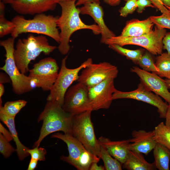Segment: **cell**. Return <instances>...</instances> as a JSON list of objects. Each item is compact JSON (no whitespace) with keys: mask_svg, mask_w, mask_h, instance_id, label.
<instances>
[{"mask_svg":"<svg viewBox=\"0 0 170 170\" xmlns=\"http://www.w3.org/2000/svg\"><path fill=\"white\" fill-rule=\"evenodd\" d=\"M75 1H60L58 2L61 8V13L57 21L58 27L60 30V40L57 48L63 55L69 52L70 38L72 34L78 30L88 29L95 34H101V30L98 25H88L81 20L79 8H77Z\"/></svg>","mask_w":170,"mask_h":170,"instance_id":"obj_1","label":"cell"},{"mask_svg":"<svg viewBox=\"0 0 170 170\" xmlns=\"http://www.w3.org/2000/svg\"><path fill=\"white\" fill-rule=\"evenodd\" d=\"M73 116L66 112L57 102L47 101L37 119L38 122L42 121V124L38 138L33 148L39 147L43 139L52 133L61 131L72 135Z\"/></svg>","mask_w":170,"mask_h":170,"instance_id":"obj_2","label":"cell"},{"mask_svg":"<svg viewBox=\"0 0 170 170\" xmlns=\"http://www.w3.org/2000/svg\"><path fill=\"white\" fill-rule=\"evenodd\" d=\"M57 47L50 45L44 35L29 34L26 38L18 40L14 52L16 65L20 72L25 74L29 71V65L41 53L49 55Z\"/></svg>","mask_w":170,"mask_h":170,"instance_id":"obj_3","label":"cell"},{"mask_svg":"<svg viewBox=\"0 0 170 170\" xmlns=\"http://www.w3.org/2000/svg\"><path fill=\"white\" fill-rule=\"evenodd\" d=\"M58 17L42 13L36 14L31 19H26L23 16L17 15L11 20L15 25L11 34V37L15 39L23 33H35L50 37L59 43L60 35L57 24Z\"/></svg>","mask_w":170,"mask_h":170,"instance_id":"obj_4","label":"cell"},{"mask_svg":"<svg viewBox=\"0 0 170 170\" xmlns=\"http://www.w3.org/2000/svg\"><path fill=\"white\" fill-rule=\"evenodd\" d=\"M14 40L11 37L0 41V45L5 50L6 59L4 65L0 69L10 78L14 92L20 95L32 89L30 85V77L21 73L16 65L14 56Z\"/></svg>","mask_w":170,"mask_h":170,"instance_id":"obj_5","label":"cell"},{"mask_svg":"<svg viewBox=\"0 0 170 170\" xmlns=\"http://www.w3.org/2000/svg\"><path fill=\"white\" fill-rule=\"evenodd\" d=\"M92 111L89 110L73 116L72 135L87 150L100 158V145L96 137L91 121Z\"/></svg>","mask_w":170,"mask_h":170,"instance_id":"obj_6","label":"cell"},{"mask_svg":"<svg viewBox=\"0 0 170 170\" xmlns=\"http://www.w3.org/2000/svg\"><path fill=\"white\" fill-rule=\"evenodd\" d=\"M166 28L156 26L150 33L137 37L115 36L106 40L105 44H115L123 47L127 45L140 46L154 55H160L163 53V39L167 33Z\"/></svg>","mask_w":170,"mask_h":170,"instance_id":"obj_7","label":"cell"},{"mask_svg":"<svg viewBox=\"0 0 170 170\" xmlns=\"http://www.w3.org/2000/svg\"><path fill=\"white\" fill-rule=\"evenodd\" d=\"M67 58V55L62 59L58 76L47 98V101L55 102L62 107L66 91L74 82L78 80L80 71L93 63L92 59L89 58L78 67L69 69L66 65Z\"/></svg>","mask_w":170,"mask_h":170,"instance_id":"obj_8","label":"cell"},{"mask_svg":"<svg viewBox=\"0 0 170 170\" xmlns=\"http://www.w3.org/2000/svg\"><path fill=\"white\" fill-rule=\"evenodd\" d=\"M62 108L73 116L89 110L93 111L88 87L80 82L70 87L65 94Z\"/></svg>","mask_w":170,"mask_h":170,"instance_id":"obj_9","label":"cell"},{"mask_svg":"<svg viewBox=\"0 0 170 170\" xmlns=\"http://www.w3.org/2000/svg\"><path fill=\"white\" fill-rule=\"evenodd\" d=\"M77 80L87 86L92 87L108 78L115 79L118 70L116 66L105 62L93 63L82 69Z\"/></svg>","mask_w":170,"mask_h":170,"instance_id":"obj_10","label":"cell"},{"mask_svg":"<svg viewBox=\"0 0 170 170\" xmlns=\"http://www.w3.org/2000/svg\"><path fill=\"white\" fill-rule=\"evenodd\" d=\"M112 97L113 100L131 99L149 104L157 108L160 118H165L168 105L163 101L160 96L152 93L141 82L136 89L132 91L124 92L116 89Z\"/></svg>","mask_w":170,"mask_h":170,"instance_id":"obj_11","label":"cell"},{"mask_svg":"<svg viewBox=\"0 0 170 170\" xmlns=\"http://www.w3.org/2000/svg\"><path fill=\"white\" fill-rule=\"evenodd\" d=\"M114 79L108 78L88 89V96L93 111L108 109L113 99V94L116 90Z\"/></svg>","mask_w":170,"mask_h":170,"instance_id":"obj_12","label":"cell"},{"mask_svg":"<svg viewBox=\"0 0 170 170\" xmlns=\"http://www.w3.org/2000/svg\"><path fill=\"white\" fill-rule=\"evenodd\" d=\"M130 71L139 76L140 82L150 91L162 98L170 103V92L164 80L155 73L149 72L137 66H133Z\"/></svg>","mask_w":170,"mask_h":170,"instance_id":"obj_13","label":"cell"},{"mask_svg":"<svg viewBox=\"0 0 170 170\" xmlns=\"http://www.w3.org/2000/svg\"><path fill=\"white\" fill-rule=\"evenodd\" d=\"M58 2V0H15L10 5L19 14L34 15L54 10Z\"/></svg>","mask_w":170,"mask_h":170,"instance_id":"obj_14","label":"cell"},{"mask_svg":"<svg viewBox=\"0 0 170 170\" xmlns=\"http://www.w3.org/2000/svg\"><path fill=\"white\" fill-rule=\"evenodd\" d=\"M100 3L96 2H88L79 9L81 14L90 15L97 24L101 31L100 42L104 43L107 39L116 36L105 23L103 19L104 12Z\"/></svg>","mask_w":170,"mask_h":170,"instance_id":"obj_15","label":"cell"},{"mask_svg":"<svg viewBox=\"0 0 170 170\" xmlns=\"http://www.w3.org/2000/svg\"><path fill=\"white\" fill-rule=\"evenodd\" d=\"M132 138L130 139L129 146L130 150L147 155L155 147L156 142L154 138V130L147 132L140 130H133Z\"/></svg>","mask_w":170,"mask_h":170,"instance_id":"obj_16","label":"cell"},{"mask_svg":"<svg viewBox=\"0 0 170 170\" xmlns=\"http://www.w3.org/2000/svg\"><path fill=\"white\" fill-rule=\"evenodd\" d=\"M51 137L60 139L67 145L69 152L68 156H62L60 159L76 167L82 152L86 149L82 144L72 135L68 133H56Z\"/></svg>","mask_w":170,"mask_h":170,"instance_id":"obj_17","label":"cell"},{"mask_svg":"<svg viewBox=\"0 0 170 170\" xmlns=\"http://www.w3.org/2000/svg\"><path fill=\"white\" fill-rule=\"evenodd\" d=\"M100 144L108 152L122 164L126 162L129 150L130 139L118 141H112L105 137L101 136L98 139Z\"/></svg>","mask_w":170,"mask_h":170,"instance_id":"obj_18","label":"cell"},{"mask_svg":"<svg viewBox=\"0 0 170 170\" xmlns=\"http://www.w3.org/2000/svg\"><path fill=\"white\" fill-rule=\"evenodd\" d=\"M154 25L150 17L141 20L133 19L126 22L120 36L132 37L145 35L153 31Z\"/></svg>","mask_w":170,"mask_h":170,"instance_id":"obj_19","label":"cell"},{"mask_svg":"<svg viewBox=\"0 0 170 170\" xmlns=\"http://www.w3.org/2000/svg\"><path fill=\"white\" fill-rule=\"evenodd\" d=\"M14 118L7 115L0 108V120L7 126L11 133L16 145L17 155L20 160L22 161L30 155L27 152L29 148L23 145L18 138L15 127Z\"/></svg>","mask_w":170,"mask_h":170,"instance_id":"obj_20","label":"cell"},{"mask_svg":"<svg viewBox=\"0 0 170 170\" xmlns=\"http://www.w3.org/2000/svg\"><path fill=\"white\" fill-rule=\"evenodd\" d=\"M122 164L123 168L128 170L156 169L154 162H148L144 159L142 153L130 150L126 162Z\"/></svg>","mask_w":170,"mask_h":170,"instance_id":"obj_21","label":"cell"},{"mask_svg":"<svg viewBox=\"0 0 170 170\" xmlns=\"http://www.w3.org/2000/svg\"><path fill=\"white\" fill-rule=\"evenodd\" d=\"M59 67L54 59L48 57L41 60L29 70V76L51 75L58 74Z\"/></svg>","mask_w":170,"mask_h":170,"instance_id":"obj_22","label":"cell"},{"mask_svg":"<svg viewBox=\"0 0 170 170\" xmlns=\"http://www.w3.org/2000/svg\"><path fill=\"white\" fill-rule=\"evenodd\" d=\"M154 162L156 169L159 170H169L170 161V150L159 143H156L153 149Z\"/></svg>","mask_w":170,"mask_h":170,"instance_id":"obj_23","label":"cell"},{"mask_svg":"<svg viewBox=\"0 0 170 170\" xmlns=\"http://www.w3.org/2000/svg\"><path fill=\"white\" fill-rule=\"evenodd\" d=\"M58 74L51 75H28L30 78L31 88L33 89L36 88H41L43 91H50L56 81Z\"/></svg>","mask_w":170,"mask_h":170,"instance_id":"obj_24","label":"cell"},{"mask_svg":"<svg viewBox=\"0 0 170 170\" xmlns=\"http://www.w3.org/2000/svg\"><path fill=\"white\" fill-rule=\"evenodd\" d=\"M155 64L159 69L156 74L161 77L170 79V55L167 52L157 56Z\"/></svg>","mask_w":170,"mask_h":170,"instance_id":"obj_25","label":"cell"},{"mask_svg":"<svg viewBox=\"0 0 170 170\" xmlns=\"http://www.w3.org/2000/svg\"><path fill=\"white\" fill-rule=\"evenodd\" d=\"M154 131L156 143L162 144L170 150V129L162 122L155 127Z\"/></svg>","mask_w":170,"mask_h":170,"instance_id":"obj_26","label":"cell"},{"mask_svg":"<svg viewBox=\"0 0 170 170\" xmlns=\"http://www.w3.org/2000/svg\"><path fill=\"white\" fill-rule=\"evenodd\" d=\"M109 47L118 54L125 56L133 62L137 63L144 54V49H139L134 50L125 48L119 45L113 44L109 45Z\"/></svg>","mask_w":170,"mask_h":170,"instance_id":"obj_27","label":"cell"},{"mask_svg":"<svg viewBox=\"0 0 170 170\" xmlns=\"http://www.w3.org/2000/svg\"><path fill=\"white\" fill-rule=\"evenodd\" d=\"M100 154V158L103 161L105 170H122V164L116 159L113 158L106 150L101 145Z\"/></svg>","mask_w":170,"mask_h":170,"instance_id":"obj_28","label":"cell"},{"mask_svg":"<svg viewBox=\"0 0 170 170\" xmlns=\"http://www.w3.org/2000/svg\"><path fill=\"white\" fill-rule=\"evenodd\" d=\"M5 4L0 1V37L11 34L15 27L11 21L8 20L5 17Z\"/></svg>","mask_w":170,"mask_h":170,"instance_id":"obj_29","label":"cell"},{"mask_svg":"<svg viewBox=\"0 0 170 170\" xmlns=\"http://www.w3.org/2000/svg\"><path fill=\"white\" fill-rule=\"evenodd\" d=\"M27 103L26 101L21 99L8 101L5 104L4 106H2V103H0V108L8 115L15 117Z\"/></svg>","mask_w":170,"mask_h":170,"instance_id":"obj_30","label":"cell"},{"mask_svg":"<svg viewBox=\"0 0 170 170\" xmlns=\"http://www.w3.org/2000/svg\"><path fill=\"white\" fill-rule=\"evenodd\" d=\"M100 159L85 149L82 153L76 168L78 170H88L91 165L94 162L98 163Z\"/></svg>","mask_w":170,"mask_h":170,"instance_id":"obj_31","label":"cell"},{"mask_svg":"<svg viewBox=\"0 0 170 170\" xmlns=\"http://www.w3.org/2000/svg\"><path fill=\"white\" fill-rule=\"evenodd\" d=\"M150 54L149 52H145L138 60L137 64L144 71L156 73L159 69L156 67Z\"/></svg>","mask_w":170,"mask_h":170,"instance_id":"obj_32","label":"cell"},{"mask_svg":"<svg viewBox=\"0 0 170 170\" xmlns=\"http://www.w3.org/2000/svg\"><path fill=\"white\" fill-rule=\"evenodd\" d=\"M16 149L14 148L8 141L0 133V152L5 158L9 157L15 151Z\"/></svg>","mask_w":170,"mask_h":170,"instance_id":"obj_33","label":"cell"},{"mask_svg":"<svg viewBox=\"0 0 170 170\" xmlns=\"http://www.w3.org/2000/svg\"><path fill=\"white\" fill-rule=\"evenodd\" d=\"M150 18L156 26L160 27L170 29V16L162 14L158 16H151Z\"/></svg>","mask_w":170,"mask_h":170,"instance_id":"obj_34","label":"cell"},{"mask_svg":"<svg viewBox=\"0 0 170 170\" xmlns=\"http://www.w3.org/2000/svg\"><path fill=\"white\" fill-rule=\"evenodd\" d=\"M137 0H127L125 5L119 11L120 16L126 17L128 14H133L137 8Z\"/></svg>","mask_w":170,"mask_h":170,"instance_id":"obj_35","label":"cell"},{"mask_svg":"<svg viewBox=\"0 0 170 170\" xmlns=\"http://www.w3.org/2000/svg\"><path fill=\"white\" fill-rule=\"evenodd\" d=\"M31 158L38 161H44L45 160V156L47 154V151L42 147H35L32 149H29L27 150Z\"/></svg>","mask_w":170,"mask_h":170,"instance_id":"obj_36","label":"cell"},{"mask_svg":"<svg viewBox=\"0 0 170 170\" xmlns=\"http://www.w3.org/2000/svg\"><path fill=\"white\" fill-rule=\"evenodd\" d=\"M136 4L137 6V11L139 13H142L146 7L155 8L150 0H137Z\"/></svg>","mask_w":170,"mask_h":170,"instance_id":"obj_37","label":"cell"},{"mask_svg":"<svg viewBox=\"0 0 170 170\" xmlns=\"http://www.w3.org/2000/svg\"><path fill=\"white\" fill-rule=\"evenodd\" d=\"M155 8H157L162 14L170 16L168 9L164 6L162 0H150Z\"/></svg>","mask_w":170,"mask_h":170,"instance_id":"obj_38","label":"cell"},{"mask_svg":"<svg viewBox=\"0 0 170 170\" xmlns=\"http://www.w3.org/2000/svg\"><path fill=\"white\" fill-rule=\"evenodd\" d=\"M162 42L163 49L167 50L170 55V32H167L163 39Z\"/></svg>","mask_w":170,"mask_h":170,"instance_id":"obj_39","label":"cell"},{"mask_svg":"<svg viewBox=\"0 0 170 170\" xmlns=\"http://www.w3.org/2000/svg\"><path fill=\"white\" fill-rule=\"evenodd\" d=\"M0 132L8 141L9 142L13 139L10 132L8 131L1 123H0Z\"/></svg>","mask_w":170,"mask_h":170,"instance_id":"obj_40","label":"cell"},{"mask_svg":"<svg viewBox=\"0 0 170 170\" xmlns=\"http://www.w3.org/2000/svg\"><path fill=\"white\" fill-rule=\"evenodd\" d=\"M7 74H5L4 73L1 72L0 75V83H8L10 82V79Z\"/></svg>","mask_w":170,"mask_h":170,"instance_id":"obj_41","label":"cell"},{"mask_svg":"<svg viewBox=\"0 0 170 170\" xmlns=\"http://www.w3.org/2000/svg\"><path fill=\"white\" fill-rule=\"evenodd\" d=\"M38 161L31 158L27 170H34L37 167Z\"/></svg>","mask_w":170,"mask_h":170,"instance_id":"obj_42","label":"cell"},{"mask_svg":"<svg viewBox=\"0 0 170 170\" xmlns=\"http://www.w3.org/2000/svg\"><path fill=\"white\" fill-rule=\"evenodd\" d=\"M165 125L170 129V103L169 104L165 118Z\"/></svg>","mask_w":170,"mask_h":170,"instance_id":"obj_43","label":"cell"},{"mask_svg":"<svg viewBox=\"0 0 170 170\" xmlns=\"http://www.w3.org/2000/svg\"><path fill=\"white\" fill-rule=\"evenodd\" d=\"M97 162L93 163L90 166L89 170H105L104 166H99Z\"/></svg>","mask_w":170,"mask_h":170,"instance_id":"obj_44","label":"cell"},{"mask_svg":"<svg viewBox=\"0 0 170 170\" xmlns=\"http://www.w3.org/2000/svg\"><path fill=\"white\" fill-rule=\"evenodd\" d=\"M106 3L111 6H114L118 5L121 0H103Z\"/></svg>","mask_w":170,"mask_h":170,"instance_id":"obj_45","label":"cell"},{"mask_svg":"<svg viewBox=\"0 0 170 170\" xmlns=\"http://www.w3.org/2000/svg\"><path fill=\"white\" fill-rule=\"evenodd\" d=\"M100 0H78L76 3V6L83 5L88 2H96L100 3Z\"/></svg>","mask_w":170,"mask_h":170,"instance_id":"obj_46","label":"cell"},{"mask_svg":"<svg viewBox=\"0 0 170 170\" xmlns=\"http://www.w3.org/2000/svg\"><path fill=\"white\" fill-rule=\"evenodd\" d=\"M4 92V86L2 83H0V99H2V97Z\"/></svg>","mask_w":170,"mask_h":170,"instance_id":"obj_47","label":"cell"},{"mask_svg":"<svg viewBox=\"0 0 170 170\" xmlns=\"http://www.w3.org/2000/svg\"><path fill=\"white\" fill-rule=\"evenodd\" d=\"M162 0L165 6H167L170 7V0Z\"/></svg>","mask_w":170,"mask_h":170,"instance_id":"obj_48","label":"cell"},{"mask_svg":"<svg viewBox=\"0 0 170 170\" xmlns=\"http://www.w3.org/2000/svg\"><path fill=\"white\" fill-rule=\"evenodd\" d=\"M14 0H0V1L4 4L8 3L10 4Z\"/></svg>","mask_w":170,"mask_h":170,"instance_id":"obj_49","label":"cell"},{"mask_svg":"<svg viewBox=\"0 0 170 170\" xmlns=\"http://www.w3.org/2000/svg\"><path fill=\"white\" fill-rule=\"evenodd\" d=\"M164 80L168 89H170V79L166 78Z\"/></svg>","mask_w":170,"mask_h":170,"instance_id":"obj_50","label":"cell"},{"mask_svg":"<svg viewBox=\"0 0 170 170\" xmlns=\"http://www.w3.org/2000/svg\"><path fill=\"white\" fill-rule=\"evenodd\" d=\"M166 8L168 9L170 13V7L167 6H165Z\"/></svg>","mask_w":170,"mask_h":170,"instance_id":"obj_51","label":"cell"},{"mask_svg":"<svg viewBox=\"0 0 170 170\" xmlns=\"http://www.w3.org/2000/svg\"><path fill=\"white\" fill-rule=\"evenodd\" d=\"M58 0V2L60 1H76V0Z\"/></svg>","mask_w":170,"mask_h":170,"instance_id":"obj_52","label":"cell"}]
</instances>
